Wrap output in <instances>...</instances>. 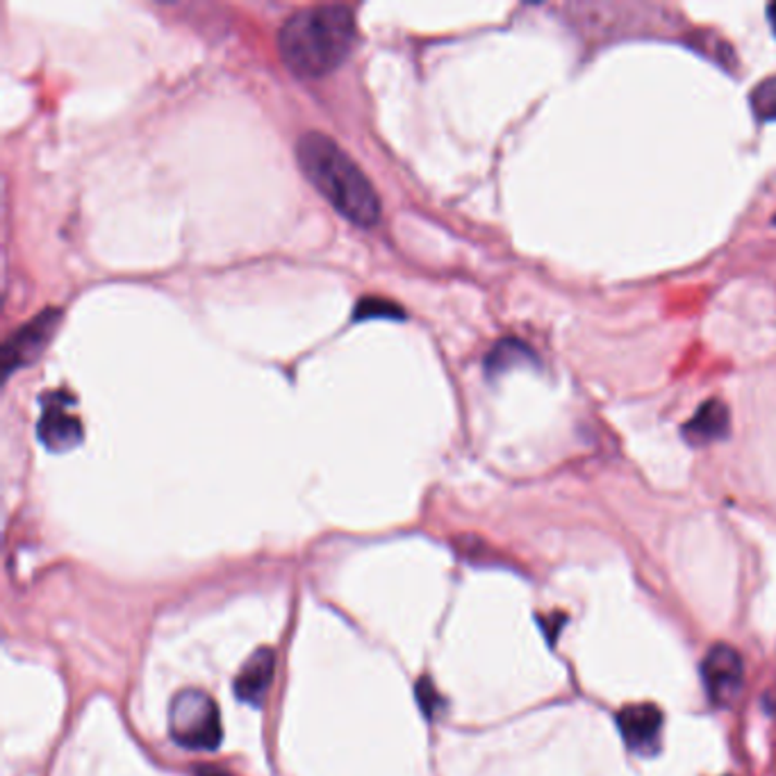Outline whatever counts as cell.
Wrapping results in <instances>:
<instances>
[{
	"label": "cell",
	"mask_w": 776,
	"mask_h": 776,
	"mask_svg": "<svg viewBox=\"0 0 776 776\" xmlns=\"http://www.w3.org/2000/svg\"><path fill=\"white\" fill-rule=\"evenodd\" d=\"M415 692H417V703H420V709L424 711V715H426L428 719H433L435 715L440 713V709L445 706V699L440 697V692H438V690L433 688L430 678H426V676H424V678H420Z\"/></svg>",
	"instance_id": "12"
},
{
	"label": "cell",
	"mask_w": 776,
	"mask_h": 776,
	"mask_svg": "<svg viewBox=\"0 0 776 776\" xmlns=\"http://www.w3.org/2000/svg\"><path fill=\"white\" fill-rule=\"evenodd\" d=\"M701 678L713 706L729 709L744 686V661L731 644H713L703 656Z\"/></svg>",
	"instance_id": "4"
},
{
	"label": "cell",
	"mask_w": 776,
	"mask_h": 776,
	"mask_svg": "<svg viewBox=\"0 0 776 776\" xmlns=\"http://www.w3.org/2000/svg\"><path fill=\"white\" fill-rule=\"evenodd\" d=\"M749 103L761 121H776V76L765 78L751 89Z\"/></svg>",
	"instance_id": "11"
},
{
	"label": "cell",
	"mask_w": 776,
	"mask_h": 776,
	"mask_svg": "<svg viewBox=\"0 0 776 776\" xmlns=\"http://www.w3.org/2000/svg\"><path fill=\"white\" fill-rule=\"evenodd\" d=\"M767 16H769V23H772V30H774V35H776V3L767 8Z\"/></svg>",
	"instance_id": "15"
},
{
	"label": "cell",
	"mask_w": 776,
	"mask_h": 776,
	"mask_svg": "<svg viewBox=\"0 0 776 776\" xmlns=\"http://www.w3.org/2000/svg\"><path fill=\"white\" fill-rule=\"evenodd\" d=\"M358 317H401V310L383 299H365L358 305Z\"/></svg>",
	"instance_id": "13"
},
{
	"label": "cell",
	"mask_w": 776,
	"mask_h": 776,
	"mask_svg": "<svg viewBox=\"0 0 776 776\" xmlns=\"http://www.w3.org/2000/svg\"><path fill=\"white\" fill-rule=\"evenodd\" d=\"M62 320L60 310H46L39 317L28 322L26 326H21L3 347V362L5 374H12L21 367H28L41 355V351L51 342V337L58 330V324Z\"/></svg>",
	"instance_id": "5"
},
{
	"label": "cell",
	"mask_w": 776,
	"mask_h": 776,
	"mask_svg": "<svg viewBox=\"0 0 776 776\" xmlns=\"http://www.w3.org/2000/svg\"><path fill=\"white\" fill-rule=\"evenodd\" d=\"M297 160L314 189L345 220L360 228H372L380 222L378 191L333 137L317 130L303 133L297 141Z\"/></svg>",
	"instance_id": "2"
},
{
	"label": "cell",
	"mask_w": 776,
	"mask_h": 776,
	"mask_svg": "<svg viewBox=\"0 0 776 776\" xmlns=\"http://www.w3.org/2000/svg\"><path fill=\"white\" fill-rule=\"evenodd\" d=\"M731 415L729 408L719 399H711L703 403L694 417L684 426V438L694 447H706L711 442L724 440L729 435Z\"/></svg>",
	"instance_id": "9"
},
{
	"label": "cell",
	"mask_w": 776,
	"mask_h": 776,
	"mask_svg": "<svg viewBox=\"0 0 776 776\" xmlns=\"http://www.w3.org/2000/svg\"><path fill=\"white\" fill-rule=\"evenodd\" d=\"M619 734L636 754H656L663 734V713L656 703H630L617 715Z\"/></svg>",
	"instance_id": "6"
},
{
	"label": "cell",
	"mask_w": 776,
	"mask_h": 776,
	"mask_svg": "<svg viewBox=\"0 0 776 776\" xmlns=\"http://www.w3.org/2000/svg\"><path fill=\"white\" fill-rule=\"evenodd\" d=\"M526 360H533V353L528 351L526 345L517 342V339H503V342H499L490 351L488 360H485V365H488L490 374H501L511 367L522 365V362H526Z\"/></svg>",
	"instance_id": "10"
},
{
	"label": "cell",
	"mask_w": 776,
	"mask_h": 776,
	"mask_svg": "<svg viewBox=\"0 0 776 776\" xmlns=\"http://www.w3.org/2000/svg\"><path fill=\"white\" fill-rule=\"evenodd\" d=\"M168 736L191 751H212L220 747L224 726L216 701L197 688L180 690L168 706Z\"/></svg>",
	"instance_id": "3"
},
{
	"label": "cell",
	"mask_w": 776,
	"mask_h": 776,
	"mask_svg": "<svg viewBox=\"0 0 776 776\" xmlns=\"http://www.w3.org/2000/svg\"><path fill=\"white\" fill-rule=\"evenodd\" d=\"M774 224H776V216H774Z\"/></svg>",
	"instance_id": "16"
},
{
	"label": "cell",
	"mask_w": 776,
	"mask_h": 776,
	"mask_svg": "<svg viewBox=\"0 0 776 776\" xmlns=\"http://www.w3.org/2000/svg\"><path fill=\"white\" fill-rule=\"evenodd\" d=\"M193 776H233V774L216 765H197L193 767Z\"/></svg>",
	"instance_id": "14"
},
{
	"label": "cell",
	"mask_w": 776,
	"mask_h": 776,
	"mask_svg": "<svg viewBox=\"0 0 776 776\" xmlns=\"http://www.w3.org/2000/svg\"><path fill=\"white\" fill-rule=\"evenodd\" d=\"M68 403L71 401H60V399L48 401L37 426L39 440L48 449L58 453L78 447L83 440V424L66 410Z\"/></svg>",
	"instance_id": "7"
},
{
	"label": "cell",
	"mask_w": 776,
	"mask_h": 776,
	"mask_svg": "<svg viewBox=\"0 0 776 776\" xmlns=\"http://www.w3.org/2000/svg\"><path fill=\"white\" fill-rule=\"evenodd\" d=\"M358 41L349 5H312L287 16L278 30L283 64L299 78H324L342 64Z\"/></svg>",
	"instance_id": "1"
},
{
	"label": "cell",
	"mask_w": 776,
	"mask_h": 776,
	"mask_svg": "<svg viewBox=\"0 0 776 776\" xmlns=\"http://www.w3.org/2000/svg\"><path fill=\"white\" fill-rule=\"evenodd\" d=\"M276 674V651L272 647H262L245 663L235 676V694L239 701L260 706L266 690H270Z\"/></svg>",
	"instance_id": "8"
}]
</instances>
